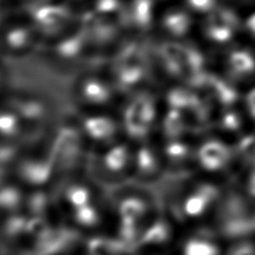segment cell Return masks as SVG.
<instances>
[{
	"label": "cell",
	"instance_id": "cell-1",
	"mask_svg": "<svg viewBox=\"0 0 255 255\" xmlns=\"http://www.w3.org/2000/svg\"><path fill=\"white\" fill-rule=\"evenodd\" d=\"M72 94L84 112L111 111L121 96L110 76L99 74L82 75L77 79Z\"/></svg>",
	"mask_w": 255,
	"mask_h": 255
},
{
	"label": "cell",
	"instance_id": "cell-2",
	"mask_svg": "<svg viewBox=\"0 0 255 255\" xmlns=\"http://www.w3.org/2000/svg\"><path fill=\"white\" fill-rule=\"evenodd\" d=\"M222 197L223 192L211 179H202L198 183L186 187L179 203L183 221H202L209 213H214Z\"/></svg>",
	"mask_w": 255,
	"mask_h": 255
},
{
	"label": "cell",
	"instance_id": "cell-3",
	"mask_svg": "<svg viewBox=\"0 0 255 255\" xmlns=\"http://www.w3.org/2000/svg\"><path fill=\"white\" fill-rule=\"evenodd\" d=\"M84 114L79 125L80 133L90 146L96 147V152L121 141L124 132L120 117H111L110 111Z\"/></svg>",
	"mask_w": 255,
	"mask_h": 255
},
{
	"label": "cell",
	"instance_id": "cell-4",
	"mask_svg": "<svg viewBox=\"0 0 255 255\" xmlns=\"http://www.w3.org/2000/svg\"><path fill=\"white\" fill-rule=\"evenodd\" d=\"M234 163V148L229 141L218 138H204L194 152V164L207 174L206 179L214 181L216 177L226 173Z\"/></svg>",
	"mask_w": 255,
	"mask_h": 255
},
{
	"label": "cell",
	"instance_id": "cell-5",
	"mask_svg": "<svg viewBox=\"0 0 255 255\" xmlns=\"http://www.w3.org/2000/svg\"><path fill=\"white\" fill-rule=\"evenodd\" d=\"M97 171L104 176L102 181L120 183L122 179L132 178L133 167V146L128 141H119L107 148L96 152Z\"/></svg>",
	"mask_w": 255,
	"mask_h": 255
},
{
	"label": "cell",
	"instance_id": "cell-6",
	"mask_svg": "<svg viewBox=\"0 0 255 255\" xmlns=\"http://www.w3.org/2000/svg\"><path fill=\"white\" fill-rule=\"evenodd\" d=\"M166 171L161 144L151 143V139L136 143L133 147L132 178L147 183L158 179Z\"/></svg>",
	"mask_w": 255,
	"mask_h": 255
},
{
	"label": "cell",
	"instance_id": "cell-7",
	"mask_svg": "<svg viewBox=\"0 0 255 255\" xmlns=\"http://www.w3.org/2000/svg\"><path fill=\"white\" fill-rule=\"evenodd\" d=\"M224 51L226 54L222 60L223 79L231 82L233 86L251 82L255 76V54L252 49L232 46Z\"/></svg>",
	"mask_w": 255,
	"mask_h": 255
},
{
	"label": "cell",
	"instance_id": "cell-8",
	"mask_svg": "<svg viewBox=\"0 0 255 255\" xmlns=\"http://www.w3.org/2000/svg\"><path fill=\"white\" fill-rule=\"evenodd\" d=\"M32 40L34 39H31V35L26 29H15L7 32L5 42L12 51H22L30 46Z\"/></svg>",
	"mask_w": 255,
	"mask_h": 255
},
{
	"label": "cell",
	"instance_id": "cell-9",
	"mask_svg": "<svg viewBox=\"0 0 255 255\" xmlns=\"http://www.w3.org/2000/svg\"><path fill=\"white\" fill-rule=\"evenodd\" d=\"M19 120L12 112H0V134L2 136H14L17 131Z\"/></svg>",
	"mask_w": 255,
	"mask_h": 255
},
{
	"label": "cell",
	"instance_id": "cell-10",
	"mask_svg": "<svg viewBox=\"0 0 255 255\" xmlns=\"http://www.w3.org/2000/svg\"><path fill=\"white\" fill-rule=\"evenodd\" d=\"M20 203V193L15 188L0 189V211H10Z\"/></svg>",
	"mask_w": 255,
	"mask_h": 255
}]
</instances>
